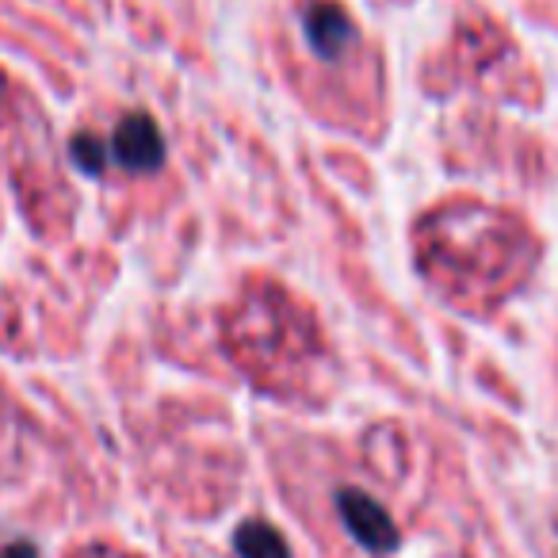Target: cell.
Here are the masks:
<instances>
[{
    "instance_id": "6",
    "label": "cell",
    "mask_w": 558,
    "mask_h": 558,
    "mask_svg": "<svg viewBox=\"0 0 558 558\" xmlns=\"http://www.w3.org/2000/svg\"><path fill=\"white\" fill-rule=\"evenodd\" d=\"M233 547H238L241 558H291L288 539H283L271 524H264V520L241 524L238 535H233Z\"/></svg>"
},
{
    "instance_id": "1",
    "label": "cell",
    "mask_w": 558,
    "mask_h": 558,
    "mask_svg": "<svg viewBox=\"0 0 558 558\" xmlns=\"http://www.w3.org/2000/svg\"><path fill=\"white\" fill-rule=\"evenodd\" d=\"M413 260L444 303L463 314H489L532 279L539 238L505 207L448 199L413 226Z\"/></svg>"
},
{
    "instance_id": "7",
    "label": "cell",
    "mask_w": 558,
    "mask_h": 558,
    "mask_svg": "<svg viewBox=\"0 0 558 558\" xmlns=\"http://www.w3.org/2000/svg\"><path fill=\"white\" fill-rule=\"evenodd\" d=\"M16 410L9 405V398L0 395V486L9 482V474L20 466V448H24V440L16 436Z\"/></svg>"
},
{
    "instance_id": "5",
    "label": "cell",
    "mask_w": 558,
    "mask_h": 558,
    "mask_svg": "<svg viewBox=\"0 0 558 558\" xmlns=\"http://www.w3.org/2000/svg\"><path fill=\"white\" fill-rule=\"evenodd\" d=\"M337 509H341V520L360 543H364L372 555H390L398 547V524L379 501L364 494V489H341L337 497Z\"/></svg>"
},
{
    "instance_id": "3",
    "label": "cell",
    "mask_w": 558,
    "mask_h": 558,
    "mask_svg": "<svg viewBox=\"0 0 558 558\" xmlns=\"http://www.w3.org/2000/svg\"><path fill=\"white\" fill-rule=\"evenodd\" d=\"M70 157L85 172H104L111 165L123 172H157L165 161V138L146 111H131L126 119H119L108 142L96 134H77L70 142Z\"/></svg>"
},
{
    "instance_id": "2",
    "label": "cell",
    "mask_w": 558,
    "mask_h": 558,
    "mask_svg": "<svg viewBox=\"0 0 558 558\" xmlns=\"http://www.w3.org/2000/svg\"><path fill=\"white\" fill-rule=\"evenodd\" d=\"M226 356L256 390L303 402L329 372V344L314 311L283 283H248L222 314Z\"/></svg>"
},
{
    "instance_id": "4",
    "label": "cell",
    "mask_w": 558,
    "mask_h": 558,
    "mask_svg": "<svg viewBox=\"0 0 558 558\" xmlns=\"http://www.w3.org/2000/svg\"><path fill=\"white\" fill-rule=\"evenodd\" d=\"M299 20H303L306 47L322 62H344V58H352L360 50V27L333 0H303Z\"/></svg>"
}]
</instances>
